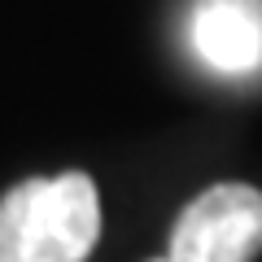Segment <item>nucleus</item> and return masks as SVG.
Wrapping results in <instances>:
<instances>
[{
  "mask_svg": "<svg viewBox=\"0 0 262 262\" xmlns=\"http://www.w3.org/2000/svg\"><path fill=\"white\" fill-rule=\"evenodd\" d=\"M96 241L101 196L83 170L22 179L0 196V262H88Z\"/></svg>",
  "mask_w": 262,
  "mask_h": 262,
  "instance_id": "nucleus-1",
  "label": "nucleus"
},
{
  "mask_svg": "<svg viewBox=\"0 0 262 262\" xmlns=\"http://www.w3.org/2000/svg\"><path fill=\"white\" fill-rule=\"evenodd\" d=\"M262 253V192L214 184L188 201L170 232V262H253Z\"/></svg>",
  "mask_w": 262,
  "mask_h": 262,
  "instance_id": "nucleus-2",
  "label": "nucleus"
},
{
  "mask_svg": "<svg viewBox=\"0 0 262 262\" xmlns=\"http://www.w3.org/2000/svg\"><path fill=\"white\" fill-rule=\"evenodd\" d=\"M188 44L219 75L262 70V0H196Z\"/></svg>",
  "mask_w": 262,
  "mask_h": 262,
  "instance_id": "nucleus-3",
  "label": "nucleus"
},
{
  "mask_svg": "<svg viewBox=\"0 0 262 262\" xmlns=\"http://www.w3.org/2000/svg\"><path fill=\"white\" fill-rule=\"evenodd\" d=\"M149 262H170V258H166V253H162V258H149Z\"/></svg>",
  "mask_w": 262,
  "mask_h": 262,
  "instance_id": "nucleus-4",
  "label": "nucleus"
}]
</instances>
